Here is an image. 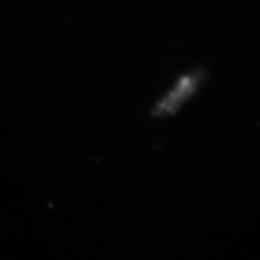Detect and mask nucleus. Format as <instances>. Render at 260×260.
I'll list each match as a JSON object with an SVG mask.
<instances>
[{
	"label": "nucleus",
	"instance_id": "obj_1",
	"mask_svg": "<svg viewBox=\"0 0 260 260\" xmlns=\"http://www.w3.org/2000/svg\"><path fill=\"white\" fill-rule=\"evenodd\" d=\"M204 79L203 72L198 70L179 78L175 87L152 110V115L156 117H167L174 115L197 92L202 80Z\"/></svg>",
	"mask_w": 260,
	"mask_h": 260
}]
</instances>
